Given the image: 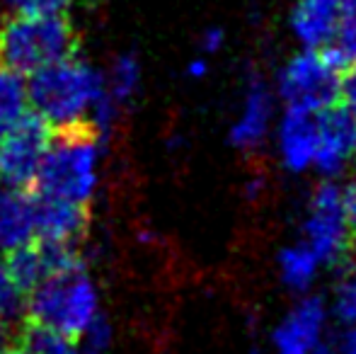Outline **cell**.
<instances>
[{
	"mask_svg": "<svg viewBox=\"0 0 356 354\" xmlns=\"http://www.w3.org/2000/svg\"><path fill=\"white\" fill-rule=\"evenodd\" d=\"M107 97L104 81L78 56L49 63L27 76V102L51 129L88 122V114Z\"/></svg>",
	"mask_w": 356,
	"mask_h": 354,
	"instance_id": "cell-1",
	"label": "cell"
},
{
	"mask_svg": "<svg viewBox=\"0 0 356 354\" xmlns=\"http://www.w3.org/2000/svg\"><path fill=\"white\" fill-rule=\"evenodd\" d=\"M99 131L95 122L54 129L51 143L29 192L88 207L97 187Z\"/></svg>",
	"mask_w": 356,
	"mask_h": 354,
	"instance_id": "cell-2",
	"label": "cell"
},
{
	"mask_svg": "<svg viewBox=\"0 0 356 354\" xmlns=\"http://www.w3.org/2000/svg\"><path fill=\"white\" fill-rule=\"evenodd\" d=\"M24 311L27 323L47 328L66 340H83L99 318L97 289L85 269V262L39 282L24 298Z\"/></svg>",
	"mask_w": 356,
	"mask_h": 354,
	"instance_id": "cell-3",
	"label": "cell"
},
{
	"mask_svg": "<svg viewBox=\"0 0 356 354\" xmlns=\"http://www.w3.org/2000/svg\"><path fill=\"white\" fill-rule=\"evenodd\" d=\"M80 37L66 15H13L0 27V63L19 76L78 56Z\"/></svg>",
	"mask_w": 356,
	"mask_h": 354,
	"instance_id": "cell-4",
	"label": "cell"
},
{
	"mask_svg": "<svg viewBox=\"0 0 356 354\" xmlns=\"http://www.w3.org/2000/svg\"><path fill=\"white\" fill-rule=\"evenodd\" d=\"M349 58L332 42L291 58L282 73V97L289 107L320 112L337 102L339 73Z\"/></svg>",
	"mask_w": 356,
	"mask_h": 354,
	"instance_id": "cell-5",
	"label": "cell"
},
{
	"mask_svg": "<svg viewBox=\"0 0 356 354\" xmlns=\"http://www.w3.org/2000/svg\"><path fill=\"white\" fill-rule=\"evenodd\" d=\"M54 129L29 109L3 138H0V182L13 189L29 192L51 143Z\"/></svg>",
	"mask_w": 356,
	"mask_h": 354,
	"instance_id": "cell-6",
	"label": "cell"
},
{
	"mask_svg": "<svg viewBox=\"0 0 356 354\" xmlns=\"http://www.w3.org/2000/svg\"><path fill=\"white\" fill-rule=\"evenodd\" d=\"M305 246L320 262L347 267V226L342 214V189L334 182L318 184L310 199V214L305 221Z\"/></svg>",
	"mask_w": 356,
	"mask_h": 354,
	"instance_id": "cell-7",
	"label": "cell"
},
{
	"mask_svg": "<svg viewBox=\"0 0 356 354\" xmlns=\"http://www.w3.org/2000/svg\"><path fill=\"white\" fill-rule=\"evenodd\" d=\"M318 148L313 163L323 175H337L356 156V117L339 102L315 112Z\"/></svg>",
	"mask_w": 356,
	"mask_h": 354,
	"instance_id": "cell-8",
	"label": "cell"
},
{
	"mask_svg": "<svg viewBox=\"0 0 356 354\" xmlns=\"http://www.w3.org/2000/svg\"><path fill=\"white\" fill-rule=\"evenodd\" d=\"M34 236L47 241L73 243L88 228V207L32 192Z\"/></svg>",
	"mask_w": 356,
	"mask_h": 354,
	"instance_id": "cell-9",
	"label": "cell"
},
{
	"mask_svg": "<svg viewBox=\"0 0 356 354\" xmlns=\"http://www.w3.org/2000/svg\"><path fill=\"white\" fill-rule=\"evenodd\" d=\"M325 323V306L318 296L300 301L274 332L277 354H310L320 340Z\"/></svg>",
	"mask_w": 356,
	"mask_h": 354,
	"instance_id": "cell-10",
	"label": "cell"
},
{
	"mask_svg": "<svg viewBox=\"0 0 356 354\" xmlns=\"http://www.w3.org/2000/svg\"><path fill=\"white\" fill-rule=\"evenodd\" d=\"M339 17H342L339 0H298L291 24L305 47L318 49L332 42Z\"/></svg>",
	"mask_w": 356,
	"mask_h": 354,
	"instance_id": "cell-11",
	"label": "cell"
},
{
	"mask_svg": "<svg viewBox=\"0 0 356 354\" xmlns=\"http://www.w3.org/2000/svg\"><path fill=\"white\" fill-rule=\"evenodd\" d=\"M315 148H318L315 112L289 107L282 122V153L286 168L298 172L313 166Z\"/></svg>",
	"mask_w": 356,
	"mask_h": 354,
	"instance_id": "cell-12",
	"label": "cell"
},
{
	"mask_svg": "<svg viewBox=\"0 0 356 354\" xmlns=\"http://www.w3.org/2000/svg\"><path fill=\"white\" fill-rule=\"evenodd\" d=\"M34 238V211L32 194L13 189L8 184L0 187V250L13 248Z\"/></svg>",
	"mask_w": 356,
	"mask_h": 354,
	"instance_id": "cell-13",
	"label": "cell"
},
{
	"mask_svg": "<svg viewBox=\"0 0 356 354\" xmlns=\"http://www.w3.org/2000/svg\"><path fill=\"white\" fill-rule=\"evenodd\" d=\"M269 117H272V97L269 90L259 78H250L248 88V99H245V109L240 122L230 131V141L243 151H250L257 143H262V138L267 136Z\"/></svg>",
	"mask_w": 356,
	"mask_h": 354,
	"instance_id": "cell-14",
	"label": "cell"
},
{
	"mask_svg": "<svg viewBox=\"0 0 356 354\" xmlns=\"http://www.w3.org/2000/svg\"><path fill=\"white\" fill-rule=\"evenodd\" d=\"M29 112L27 81L0 63V138Z\"/></svg>",
	"mask_w": 356,
	"mask_h": 354,
	"instance_id": "cell-15",
	"label": "cell"
},
{
	"mask_svg": "<svg viewBox=\"0 0 356 354\" xmlns=\"http://www.w3.org/2000/svg\"><path fill=\"white\" fill-rule=\"evenodd\" d=\"M17 347L22 354H97L92 350H80L78 342L66 340V337L27 321H24V330L19 335Z\"/></svg>",
	"mask_w": 356,
	"mask_h": 354,
	"instance_id": "cell-16",
	"label": "cell"
},
{
	"mask_svg": "<svg viewBox=\"0 0 356 354\" xmlns=\"http://www.w3.org/2000/svg\"><path fill=\"white\" fill-rule=\"evenodd\" d=\"M282 277L291 289H308V284L313 282L315 272H318V257L308 246H293L284 248L282 255Z\"/></svg>",
	"mask_w": 356,
	"mask_h": 354,
	"instance_id": "cell-17",
	"label": "cell"
},
{
	"mask_svg": "<svg viewBox=\"0 0 356 354\" xmlns=\"http://www.w3.org/2000/svg\"><path fill=\"white\" fill-rule=\"evenodd\" d=\"M141 81V68L134 56H122L114 66L112 73V95H109V102H127L138 88Z\"/></svg>",
	"mask_w": 356,
	"mask_h": 354,
	"instance_id": "cell-18",
	"label": "cell"
},
{
	"mask_svg": "<svg viewBox=\"0 0 356 354\" xmlns=\"http://www.w3.org/2000/svg\"><path fill=\"white\" fill-rule=\"evenodd\" d=\"M24 311V293L17 289L8 272V262H5V252L0 250V316L5 321H17Z\"/></svg>",
	"mask_w": 356,
	"mask_h": 354,
	"instance_id": "cell-19",
	"label": "cell"
},
{
	"mask_svg": "<svg viewBox=\"0 0 356 354\" xmlns=\"http://www.w3.org/2000/svg\"><path fill=\"white\" fill-rule=\"evenodd\" d=\"M337 313L342 321L356 323V265L342 269V284L337 293Z\"/></svg>",
	"mask_w": 356,
	"mask_h": 354,
	"instance_id": "cell-20",
	"label": "cell"
},
{
	"mask_svg": "<svg viewBox=\"0 0 356 354\" xmlns=\"http://www.w3.org/2000/svg\"><path fill=\"white\" fill-rule=\"evenodd\" d=\"M342 214L347 226V260L349 265H356V182L342 189Z\"/></svg>",
	"mask_w": 356,
	"mask_h": 354,
	"instance_id": "cell-21",
	"label": "cell"
},
{
	"mask_svg": "<svg viewBox=\"0 0 356 354\" xmlns=\"http://www.w3.org/2000/svg\"><path fill=\"white\" fill-rule=\"evenodd\" d=\"M15 15H66L75 0H5Z\"/></svg>",
	"mask_w": 356,
	"mask_h": 354,
	"instance_id": "cell-22",
	"label": "cell"
},
{
	"mask_svg": "<svg viewBox=\"0 0 356 354\" xmlns=\"http://www.w3.org/2000/svg\"><path fill=\"white\" fill-rule=\"evenodd\" d=\"M334 47L349 58V61H356V8L352 10H344L342 17L337 22V29H334Z\"/></svg>",
	"mask_w": 356,
	"mask_h": 354,
	"instance_id": "cell-23",
	"label": "cell"
},
{
	"mask_svg": "<svg viewBox=\"0 0 356 354\" xmlns=\"http://www.w3.org/2000/svg\"><path fill=\"white\" fill-rule=\"evenodd\" d=\"M337 102L342 104V107H347L349 112L356 117V61L347 63V66H344V71L339 73Z\"/></svg>",
	"mask_w": 356,
	"mask_h": 354,
	"instance_id": "cell-24",
	"label": "cell"
},
{
	"mask_svg": "<svg viewBox=\"0 0 356 354\" xmlns=\"http://www.w3.org/2000/svg\"><path fill=\"white\" fill-rule=\"evenodd\" d=\"M223 29H218V27H211V29H207L204 32V39H202V49L207 54H216L220 47H223Z\"/></svg>",
	"mask_w": 356,
	"mask_h": 354,
	"instance_id": "cell-25",
	"label": "cell"
},
{
	"mask_svg": "<svg viewBox=\"0 0 356 354\" xmlns=\"http://www.w3.org/2000/svg\"><path fill=\"white\" fill-rule=\"evenodd\" d=\"M337 354H356V328L347 332L339 342V352Z\"/></svg>",
	"mask_w": 356,
	"mask_h": 354,
	"instance_id": "cell-26",
	"label": "cell"
},
{
	"mask_svg": "<svg viewBox=\"0 0 356 354\" xmlns=\"http://www.w3.org/2000/svg\"><path fill=\"white\" fill-rule=\"evenodd\" d=\"M207 71H209V66H207V61H204V58H197V61H192V63H189V68H187V73L192 78L207 76Z\"/></svg>",
	"mask_w": 356,
	"mask_h": 354,
	"instance_id": "cell-27",
	"label": "cell"
},
{
	"mask_svg": "<svg viewBox=\"0 0 356 354\" xmlns=\"http://www.w3.org/2000/svg\"><path fill=\"white\" fill-rule=\"evenodd\" d=\"M8 325H10V321H5V318L0 316V350H3L5 340H8Z\"/></svg>",
	"mask_w": 356,
	"mask_h": 354,
	"instance_id": "cell-28",
	"label": "cell"
},
{
	"mask_svg": "<svg viewBox=\"0 0 356 354\" xmlns=\"http://www.w3.org/2000/svg\"><path fill=\"white\" fill-rule=\"evenodd\" d=\"M310 354H337V350H332L330 345H315V350Z\"/></svg>",
	"mask_w": 356,
	"mask_h": 354,
	"instance_id": "cell-29",
	"label": "cell"
},
{
	"mask_svg": "<svg viewBox=\"0 0 356 354\" xmlns=\"http://www.w3.org/2000/svg\"><path fill=\"white\" fill-rule=\"evenodd\" d=\"M0 354H22V352H19V347H17V345H15V347L5 345L3 350H0Z\"/></svg>",
	"mask_w": 356,
	"mask_h": 354,
	"instance_id": "cell-30",
	"label": "cell"
},
{
	"mask_svg": "<svg viewBox=\"0 0 356 354\" xmlns=\"http://www.w3.org/2000/svg\"><path fill=\"white\" fill-rule=\"evenodd\" d=\"M339 5H342V13H344V10L356 8V0H339Z\"/></svg>",
	"mask_w": 356,
	"mask_h": 354,
	"instance_id": "cell-31",
	"label": "cell"
},
{
	"mask_svg": "<svg viewBox=\"0 0 356 354\" xmlns=\"http://www.w3.org/2000/svg\"><path fill=\"white\" fill-rule=\"evenodd\" d=\"M250 354H259V352H257V350H252V352H250Z\"/></svg>",
	"mask_w": 356,
	"mask_h": 354,
	"instance_id": "cell-32",
	"label": "cell"
}]
</instances>
